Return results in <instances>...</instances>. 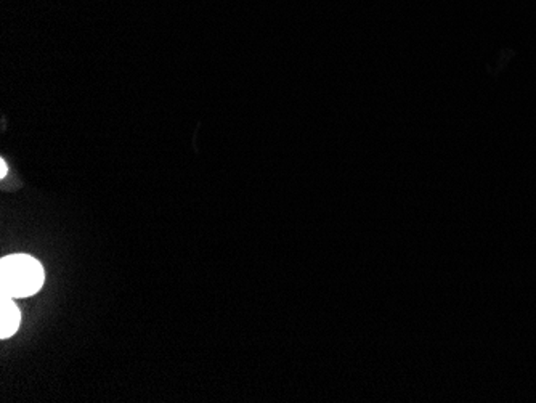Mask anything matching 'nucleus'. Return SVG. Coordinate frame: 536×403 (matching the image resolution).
I'll list each match as a JSON object with an SVG mask.
<instances>
[{
    "label": "nucleus",
    "instance_id": "3",
    "mask_svg": "<svg viewBox=\"0 0 536 403\" xmlns=\"http://www.w3.org/2000/svg\"><path fill=\"white\" fill-rule=\"evenodd\" d=\"M8 174V166L5 160H0V177L5 179V175Z\"/></svg>",
    "mask_w": 536,
    "mask_h": 403
},
{
    "label": "nucleus",
    "instance_id": "2",
    "mask_svg": "<svg viewBox=\"0 0 536 403\" xmlns=\"http://www.w3.org/2000/svg\"><path fill=\"white\" fill-rule=\"evenodd\" d=\"M22 323V313L18 307L15 306L14 300L2 296L0 298V338L8 339L12 338Z\"/></svg>",
    "mask_w": 536,
    "mask_h": 403
},
{
    "label": "nucleus",
    "instance_id": "1",
    "mask_svg": "<svg viewBox=\"0 0 536 403\" xmlns=\"http://www.w3.org/2000/svg\"><path fill=\"white\" fill-rule=\"evenodd\" d=\"M44 267L28 254H12L0 260V296L29 298L43 288Z\"/></svg>",
    "mask_w": 536,
    "mask_h": 403
}]
</instances>
